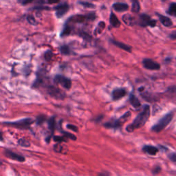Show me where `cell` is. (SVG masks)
Segmentation results:
<instances>
[{"instance_id": "40", "label": "cell", "mask_w": 176, "mask_h": 176, "mask_svg": "<svg viewBox=\"0 0 176 176\" xmlns=\"http://www.w3.org/2000/svg\"><path fill=\"white\" fill-rule=\"evenodd\" d=\"M171 37L173 39H175L176 36H175V32L173 33V35H171Z\"/></svg>"}, {"instance_id": "5", "label": "cell", "mask_w": 176, "mask_h": 176, "mask_svg": "<svg viewBox=\"0 0 176 176\" xmlns=\"http://www.w3.org/2000/svg\"><path fill=\"white\" fill-rule=\"evenodd\" d=\"M46 92L51 97L55 98L57 99H63L65 97H66L64 92L57 88L55 85H48L47 88H46Z\"/></svg>"}, {"instance_id": "19", "label": "cell", "mask_w": 176, "mask_h": 176, "mask_svg": "<svg viewBox=\"0 0 176 176\" xmlns=\"http://www.w3.org/2000/svg\"><path fill=\"white\" fill-rule=\"evenodd\" d=\"M55 125H56V122H55V118L54 117H51V118L48 120V127L49 129L51 131V135H52L54 134V131L55 130Z\"/></svg>"}, {"instance_id": "10", "label": "cell", "mask_w": 176, "mask_h": 176, "mask_svg": "<svg viewBox=\"0 0 176 176\" xmlns=\"http://www.w3.org/2000/svg\"><path fill=\"white\" fill-rule=\"evenodd\" d=\"M5 155L8 157V158L15 160V161H18L20 162H23L25 161V157H24V156L19 155V154H17L16 153H14L11 151H8V150L6 151Z\"/></svg>"}, {"instance_id": "18", "label": "cell", "mask_w": 176, "mask_h": 176, "mask_svg": "<svg viewBox=\"0 0 176 176\" xmlns=\"http://www.w3.org/2000/svg\"><path fill=\"white\" fill-rule=\"evenodd\" d=\"M112 42L113 43V44L116 45L117 47L122 49V50H125L127 52H131V48L130 47V46L123 44V43L118 42V41H112Z\"/></svg>"}, {"instance_id": "36", "label": "cell", "mask_w": 176, "mask_h": 176, "mask_svg": "<svg viewBox=\"0 0 176 176\" xmlns=\"http://www.w3.org/2000/svg\"><path fill=\"white\" fill-rule=\"evenodd\" d=\"M33 0H18L19 3L22 5H26L28 4H30V2H32Z\"/></svg>"}, {"instance_id": "14", "label": "cell", "mask_w": 176, "mask_h": 176, "mask_svg": "<svg viewBox=\"0 0 176 176\" xmlns=\"http://www.w3.org/2000/svg\"><path fill=\"white\" fill-rule=\"evenodd\" d=\"M129 101H130L131 105L134 108H136V109L141 106L140 101L138 100V98L135 97L134 94H130V97H129Z\"/></svg>"}, {"instance_id": "32", "label": "cell", "mask_w": 176, "mask_h": 176, "mask_svg": "<svg viewBox=\"0 0 176 176\" xmlns=\"http://www.w3.org/2000/svg\"><path fill=\"white\" fill-rule=\"evenodd\" d=\"M80 4L83 5L84 7H86V8H92L94 7V5H93L92 4H90V3H88V2H80Z\"/></svg>"}, {"instance_id": "25", "label": "cell", "mask_w": 176, "mask_h": 176, "mask_svg": "<svg viewBox=\"0 0 176 176\" xmlns=\"http://www.w3.org/2000/svg\"><path fill=\"white\" fill-rule=\"evenodd\" d=\"M61 53L64 55H68L70 54V50L69 47H67V45H63L61 46L60 48Z\"/></svg>"}, {"instance_id": "41", "label": "cell", "mask_w": 176, "mask_h": 176, "mask_svg": "<svg viewBox=\"0 0 176 176\" xmlns=\"http://www.w3.org/2000/svg\"><path fill=\"white\" fill-rule=\"evenodd\" d=\"M2 133L0 131V141H2L3 140V135H2Z\"/></svg>"}, {"instance_id": "24", "label": "cell", "mask_w": 176, "mask_h": 176, "mask_svg": "<svg viewBox=\"0 0 176 176\" xmlns=\"http://www.w3.org/2000/svg\"><path fill=\"white\" fill-rule=\"evenodd\" d=\"M18 144H19L20 146L21 147H30V143L28 140H26L24 138H21L18 140Z\"/></svg>"}, {"instance_id": "22", "label": "cell", "mask_w": 176, "mask_h": 176, "mask_svg": "<svg viewBox=\"0 0 176 176\" xmlns=\"http://www.w3.org/2000/svg\"><path fill=\"white\" fill-rule=\"evenodd\" d=\"M167 13L171 16H176V4L175 3H172L167 11Z\"/></svg>"}, {"instance_id": "37", "label": "cell", "mask_w": 176, "mask_h": 176, "mask_svg": "<svg viewBox=\"0 0 176 176\" xmlns=\"http://www.w3.org/2000/svg\"><path fill=\"white\" fill-rule=\"evenodd\" d=\"M98 176H111V175L109 172L104 171L99 173V174H98Z\"/></svg>"}, {"instance_id": "21", "label": "cell", "mask_w": 176, "mask_h": 176, "mask_svg": "<svg viewBox=\"0 0 176 176\" xmlns=\"http://www.w3.org/2000/svg\"><path fill=\"white\" fill-rule=\"evenodd\" d=\"M140 3L138 2V0H133L131 11L134 12V13H137L139 11H140Z\"/></svg>"}, {"instance_id": "3", "label": "cell", "mask_w": 176, "mask_h": 176, "mask_svg": "<svg viewBox=\"0 0 176 176\" xmlns=\"http://www.w3.org/2000/svg\"><path fill=\"white\" fill-rule=\"evenodd\" d=\"M131 114L130 112H126L118 120H112L109 122H105L104 124V127L107 129H118L121 127L125 122L127 121L129 118L131 117Z\"/></svg>"}, {"instance_id": "30", "label": "cell", "mask_w": 176, "mask_h": 176, "mask_svg": "<svg viewBox=\"0 0 176 176\" xmlns=\"http://www.w3.org/2000/svg\"><path fill=\"white\" fill-rule=\"evenodd\" d=\"M160 171H161V167L160 166H154L152 170V174L153 175H157L160 174Z\"/></svg>"}, {"instance_id": "2", "label": "cell", "mask_w": 176, "mask_h": 176, "mask_svg": "<svg viewBox=\"0 0 176 176\" xmlns=\"http://www.w3.org/2000/svg\"><path fill=\"white\" fill-rule=\"evenodd\" d=\"M174 117V112H169L166 114L165 116L160 119L155 125H153L151 128V131L156 133H159L162 131L163 129H165L167 127L169 123L172 121L173 118Z\"/></svg>"}, {"instance_id": "13", "label": "cell", "mask_w": 176, "mask_h": 176, "mask_svg": "<svg viewBox=\"0 0 176 176\" xmlns=\"http://www.w3.org/2000/svg\"><path fill=\"white\" fill-rule=\"evenodd\" d=\"M113 8L117 12L126 11L129 9V6L125 3H115L113 4Z\"/></svg>"}, {"instance_id": "7", "label": "cell", "mask_w": 176, "mask_h": 176, "mask_svg": "<svg viewBox=\"0 0 176 176\" xmlns=\"http://www.w3.org/2000/svg\"><path fill=\"white\" fill-rule=\"evenodd\" d=\"M144 68L149 70H158L160 69V65L150 58H144L143 61Z\"/></svg>"}, {"instance_id": "23", "label": "cell", "mask_w": 176, "mask_h": 176, "mask_svg": "<svg viewBox=\"0 0 176 176\" xmlns=\"http://www.w3.org/2000/svg\"><path fill=\"white\" fill-rule=\"evenodd\" d=\"M70 33H71V27L68 25V24H66V26H65L63 30L62 31V33H61V36H67V35H69Z\"/></svg>"}, {"instance_id": "6", "label": "cell", "mask_w": 176, "mask_h": 176, "mask_svg": "<svg viewBox=\"0 0 176 176\" xmlns=\"http://www.w3.org/2000/svg\"><path fill=\"white\" fill-rule=\"evenodd\" d=\"M54 81L56 84L61 85L66 89H70L72 87V81L70 79L62 75H57L54 77Z\"/></svg>"}, {"instance_id": "17", "label": "cell", "mask_w": 176, "mask_h": 176, "mask_svg": "<svg viewBox=\"0 0 176 176\" xmlns=\"http://www.w3.org/2000/svg\"><path fill=\"white\" fill-rule=\"evenodd\" d=\"M109 21H110L111 25L114 28H119L120 26V22L119 19L113 13H112L110 15Z\"/></svg>"}, {"instance_id": "4", "label": "cell", "mask_w": 176, "mask_h": 176, "mask_svg": "<svg viewBox=\"0 0 176 176\" xmlns=\"http://www.w3.org/2000/svg\"><path fill=\"white\" fill-rule=\"evenodd\" d=\"M33 122H34V120L30 118H27L17 120V121L15 122H6V124L9 126L14 127H16L18 129H28Z\"/></svg>"}, {"instance_id": "33", "label": "cell", "mask_w": 176, "mask_h": 176, "mask_svg": "<svg viewBox=\"0 0 176 176\" xmlns=\"http://www.w3.org/2000/svg\"><path fill=\"white\" fill-rule=\"evenodd\" d=\"M169 158L173 162H176V154L175 153H172L169 155Z\"/></svg>"}, {"instance_id": "39", "label": "cell", "mask_w": 176, "mask_h": 176, "mask_svg": "<svg viewBox=\"0 0 176 176\" xmlns=\"http://www.w3.org/2000/svg\"><path fill=\"white\" fill-rule=\"evenodd\" d=\"M60 0H48V2L49 4H56V3L59 2Z\"/></svg>"}, {"instance_id": "34", "label": "cell", "mask_w": 176, "mask_h": 176, "mask_svg": "<svg viewBox=\"0 0 176 176\" xmlns=\"http://www.w3.org/2000/svg\"><path fill=\"white\" fill-rule=\"evenodd\" d=\"M28 20L29 23L32 24V25H36V20L35 19V18H34V17H32V16H29L28 17Z\"/></svg>"}, {"instance_id": "26", "label": "cell", "mask_w": 176, "mask_h": 176, "mask_svg": "<svg viewBox=\"0 0 176 176\" xmlns=\"http://www.w3.org/2000/svg\"><path fill=\"white\" fill-rule=\"evenodd\" d=\"M46 120V117L44 115H40L39 116L36 117V124L40 125H42L43 123H44Z\"/></svg>"}, {"instance_id": "9", "label": "cell", "mask_w": 176, "mask_h": 176, "mask_svg": "<svg viewBox=\"0 0 176 176\" xmlns=\"http://www.w3.org/2000/svg\"><path fill=\"white\" fill-rule=\"evenodd\" d=\"M127 92L124 88H117L112 92V98L114 101H118L125 97Z\"/></svg>"}, {"instance_id": "8", "label": "cell", "mask_w": 176, "mask_h": 176, "mask_svg": "<svg viewBox=\"0 0 176 176\" xmlns=\"http://www.w3.org/2000/svg\"><path fill=\"white\" fill-rule=\"evenodd\" d=\"M140 24L141 26L143 27H146L148 26L154 27L156 25V21L151 19L149 15L143 14L140 16Z\"/></svg>"}, {"instance_id": "29", "label": "cell", "mask_w": 176, "mask_h": 176, "mask_svg": "<svg viewBox=\"0 0 176 176\" xmlns=\"http://www.w3.org/2000/svg\"><path fill=\"white\" fill-rule=\"evenodd\" d=\"M54 141L58 142V143H62V142H66L67 138L65 136H58V135H55L54 136Z\"/></svg>"}, {"instance_id": "38", "label": "cell", "mask_w": 176, "mask_h": 176, "mask_svg": "<svg viewBox=\"0 0 176 176\" xmlns=\"http://www.w3.org/2000/svg\"><path fill=\"white\" fill-rule=\"evenodd\" d=\"M103 115H100V116H98V117H97V118L94 119V121L98 123V122H99L101 120H103Z\"/></svg>"}, {"instance_id": "1", "label": "cell", "mask_w": 176, "mask_h": 176, "mask_svg": "<svg viewBox=\"0 0 176 176\" xmlns=\"http://www.w3.org/2000/svg\"><path fill=\"white\" fill-rule=\"evenodd\" d=\"M151 114L150 107L148 105H145L143 106V109L139 113L138 115L135 117L132 123L127 126L126 131L128 132H133L136 129L141 128L149 120Z\"/></svg>"}, {"instance_id": "31", "label": "cell", "mask_w": 176, "mask_h": 176, "mask_svg": "<svg viewBox=\"0 0 176 176\" xmlns=\"http://www.w3.org/2000/svg\"><path fill=\"white\" fill-rule=\"evenodd\" d=\"M66 127H67V129H70V130H72V131H75V132H77V131H78V127H77L76 126L74 125L68 124V125H67Z\"/></svg>"}, {"instance_id": "11", "label": "cell", "mask_w": 176, "mask_h": 176, "mask_svg": "<svg viewBox=\"0 0 176 176\" xmlns=\"http://www.w3.org/2000/svg\"><path fill=\"white\" fill-rule=\"evenodd\" d=\"M56 10V16L58 18L62 17L69 10V6L67 4H63L58 5V6L55 8Z\"/></svg>"}, {"instance_id": "15", "label": "cell", "mask_w": 176, "mask_h": 176, "mask_svg": "<svg viewBox=\"0 0 176 176\" xmlns=\"http://www.w3.org/2000/svg\"><path fill=\"white\" fill-rule=\"evenodd\" d=\"M159 19L161 21V23L166 27H171L173 26V22L171 19L167 17H165L162 15H158Z\"/></svg>"}, {"instance_id": "16", "label": "cell", "mask_w": 176, "mask_h": 176, "mask_svg": "<svg viewBox=\"0 0 176 176\" xmlns=\"http://www.w3.org/2000/svg\"><path fill=\"white\" fill-rule=\"evenodd\" d=\"M122 21H123V22L128 26L134 25V22H135L134 18L129 14H126V15H123Z\"/></svg>"}, {"instance_id": "12", "label": "cell", "mask_w": 176, "mask_h": 176, "mask_svg": "<svg viewBox=\"0 0 176 176\" xmlns=\"http://www.w3.org/2000/svg\"><path fill=\"white\" fill-rule=\"evenodd\" d=\"M143 151L144 153L149 154L150 156H156L159 152V149L156 147L152 145H144L143 147Z\"/></svg>"}, {"instance_id": "20", "label": "cell", "mask_w": 176, "mask_h": 176, "mask_svg": "<svg viewBox=\"0 0 176 176\" xmlns=\"http://www.w3.org/2000/svg\"><path fill=\"white\" fill-rule=\"evenodd\" d=\"M105 24L103 21H101V22L98 24L97 27L96 28L95 31H94L95 35H98L103 32V31L105 29Z\"/></svg>"}, {"instance_id": "35", "label": "cell", "mask_w": 176, "mask_h": 176, "mask_svg": "<svg viewBox=\"0 0 176 176\" xmlns=\"http://www.w3.org/2000/svg\"><path fill=\"white\" fill-rule=\"evenodd\" d=\"M54 149L56 152H61V151H62V146H60L59 144L54 145Z\"/></svg>"}, {"instance_id": "27", "label": "cell", "mask_w": 176, "mask_h": 176, "mask_svg": "<svg viewBox=\"0 0 176 176\" xmlns=\"http://www.w3.org/2000/svg\"><path fill=\"white\" fill-rule=\"evenodd\" d=\"M63 134V136L66 137L67 139V138H70L72 140L75 141L76 140V137L75 136V135H73L72 134H70L69 132H67V131H62Z\"/></svg>"}, {"instance_id": "28", "label": "cell", "mask_w": 176, "mask_h": 176, "mask_svg": "<svg viewBox=\"0 0 176 176\" xmlns=\"http://www.w3.org/2000/svg\"><path fill=\"white\" fill-rule=\"evenodd\" d=\"M52 57H53V53H52V52L51 50H48L45 52L44 58L45 61H50L52 59Z\"/></svg>"}]
</instances>
